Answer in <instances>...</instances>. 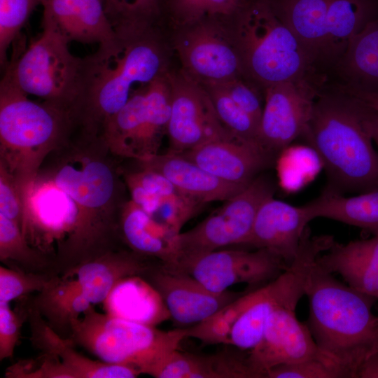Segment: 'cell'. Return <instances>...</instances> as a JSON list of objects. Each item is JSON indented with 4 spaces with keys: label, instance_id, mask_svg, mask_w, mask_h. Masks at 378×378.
Returning a JSON list of instances; mask_svg holds the SVG:
<instances>
[{
    "label": "cell",
    "instance_id": "1",
    "mask_svg": "<svg viewBox=\"0 0 378 378\" xmlns=\"http://www.w3.org/2000/svg\"><path fill=\"white\" fill-rule=\"evenodd\" d=\"M120 159L101 136L75 131L41 165L38 172L68 193L79 210L78 226L62 265L63 274L120 248L119 218L128 200Z\"/></svg>",
    "mask_w": 378,
    "mask_h": 378
},
{
    "label": "cell",
    "instance_id": "2",
    "mask_svg": "<svg viewBox=\"0 0 378 378\" xmlns=\"http://www.w3.org/2000/svg\"><path fill=\"white\" fill-rule=\"evenodd\" d=\"M115 32L112 40L83 57L72 114L76 128L86 134L100 136L134 87L147 85L169 71L167 50L158 27Z\"/></svg>",
    "mask_w": 378,
    "mask_h": 378
},
{
    "label": "cell",
    "instance_id": "3",
    "mask_svg": "<svg viewBox=\"0 0 378 378\" xmlns=\"http://www.w3.org/2000/svg\"><path fill=\"white\" fill-rule=\"evenodd\" d=\"M323 85L301 137L324 166L329 180L326 188L341 194L378 188V151L366 106L334 84Z\"/></svg>",
    "mask_w": 378,
    "mask_h": 378
},
{
    "label": "cell",
    "instance_id": "4",
    "mask_svg": "<svg viewBox=\"0 0 378 378\" xmlns=\"http://www.w3.org/2000/svg\"><path fill=\"white\" fill-rule=\"evenodd\" d=\"M305 295L309 302L307 325L316 344L349 378H356L363 362L378 351V316L372 312L377 299L341 283L316 260Z\"/></svg>",
    "mask_w": 378,
    "mask_h": 378
},
{
    "label": "cell",
    "instance_id": "5",
    "mask_svg": "<svg viewBox=\"0 0 378 378\" xmlns=\"http://www.w3.org/2000/svg\"><path fill=\"white\" fill-rule=\"evenodd\" d=\"M72 113L36 102L6 79L0 82V161L18 187L33 179L46 157L75 131Z\"/></svg>",
    "mask_w": 378,
    "mask_h": 378
},
{
    "label": "cell",
    "instance_id": "6",
    "mask_svg": "<svg viewBox=\"0 0 378 378\" xmlns=\"http://www.w3.org/2000/svg\"><path fill=\"white\" fill-rule=\"evenodd\" d=\"M231 20L229 33L244 77L263 90L276 83L322 76L268 0H248Z\"/></svg>",
    "mask_w": 378,
    "mask_h": 378
},
{
    "label": "cell",
    "instance_id": "7",
    "mask_svg": "<svg viewBox=\"0 0 378 378\" xmlns=\"http://www.w3.org/2000/svg\"><path fill=\"white\" fill-rule=\"evenodd\" d=\"M72 322L69 339L102 361L135 368L149 374L186 338L185 328L164 331L154 326L97 312L92 305Z\"/></svg>",
    "mask_w": 378,
    "mask_h": 378
},
{
    "label": "cell",
    "instance_id": "8",
    "mask_svg": "<svg viewBox=\"0 0 378 378\" xmlns=\"http://www.w3.org/2000/svg\"><path fill=\"white\" fill-rule=\"evenodd\" d=\"M41 36L22 52L13 54L2 78L27 95L72 113L79 94L83 58L69 50L70 41L42 24Z\"/></svg>",
    "mask_w": 378,
    "mask_h": 378
},
{
    "label": "cell",
    "instance_id": "9",
    "mask_svg": "<svg viewBox=\"0 0 378 378\" xmlns=\"http://www.w3.org/2000/svg\"><path fill=\"white\" fill-rule=\"evenodd\" d=\"M303 295L297 278L284 272L267 284L242 294L210 317L187 328L186 338L204 344L251 350L260 341L268 320L279 307H296Z\"/></svg>",
    "mask_w": 378,
    "mask_h": 378
},
{
    "label": "cell",
    "instance_id": "10",
    "mask_svg": "<svg viewBox=\"0 0 378 378\" xmlns=\"http://www.w3.org/2000/svg\"><path fill=\"white\" fill-rule=\"evenodd\" d=\"M274 190L272 181L260 174L222 207L191 229L181 232L176 239V267L224 246L245 244L259 208L274 196Z\"/></svg>",
    "mask_w": 378,
    "mask_h": 378
},
{
    "label": "cell",
    "instance_id": "11",
    "mask_svg": "<svg viewBox=\"0 0 378 378\" xmlns=\"http://www.w3.org/2000/svg\"><path fill=\"white\" fill-rule=\"evenodd\" d=\"M324 80L321 76L307 77L271 85L264 90L258 141L274 156L301 137Z\"/></svg>",
    "mask_w": 378,
    "mask_h": 378
},
{
    "label": "cell",
    "instance_id": "12",
    "mask_svg": "<svg viewBox=\"0 0 378 378\" xmlns=\"http://www.w3.org/2000/svg\"><path fill=\"white\" fill-rule=\"evenodd\" d=\"M219 20L208 18L181 27L175 41L182 71L200 85L244 77L237 48Z\"/></svg>",
    "mask_w": 378,
    "mask_h": 378
},
{
    "label": "cell",
    "instance_id": "13",
    "mask_svg": "<svg viewBox=\"0 0 378 378\" xmlns=\"http://www.w3.org/2000/svg\"><path fill=\"white\" fill-rule=\"evenodd\" d=\"M168 79L171 90L167 133L169 151L181 153L209 140L234 136L220 121L202 85L183 71H169Z\"/></svg>",
    "mask_w": 378,
    "mask_h": 378
},
{
    "label": "cell",
    "instance_id": "14",
    "mask_svg": "<svg viewBox=\"0 0 378 378\" xmlns=\"http://www.w3.org/2000/svg\"><path fill=\"white\" fill-rule=\"evenodd\" d=\"M290 265L265 248L255 251L216 250L176 267L208 290L223 293L237 284L255 286L275 279Z\"/></svg>",
    "mask_w": 378,
    "mask_h": 378
},
{
    "label": "cell",
    "instance_id": "15",
    "mask_svg": "<svg viewBox=\"0 0 378 378\" xmlns=\"http://www.w3.org/2000/svg\"><path fill=\"white\" fill-rule=\"evenodd\" d=\"M142 278L157 291L178 325L200 323L243 294L212 292L187 272L161 262L154 263Z\"/></svg>",
    "mask_w": 378,
    "mask_h": 378
},
{
    "label": "cell",
    "instance_id": "16",
    "mask_svg": "<svg viewBox=\"0 0 378 378\" xmlns=\"http://www.w3.org/2000/svg\"><path fill=\"white\" fill-rule=\"evenodd\" d=\"M295 309L277 307L270 316L260 342L247 356L258 378L265 377L266 372L276 365L307 359L340 365L320 349L307 325L298 319Z\"/></svg>",
    "mask_w": 378,
    "mask_h": 378
},
{
    "label": "cell",
    "instance_id": "17",
    "mask_svg": "<svg viewBox=\"0 0 378 378\" xmlns=\"http://www.w3.org/2000/svg\"><path fill=\"white\" fill-rule=\"evenodd\" d=\"M177 153L216 177L244 188L270 167L275 157L260 144L235 136L209 140Z\"/></svg>",
    "mask_w": 378,
    "mask_h": 378
},
{
    "label": "cell",
    "instance_id": "18",
    "mask_svg": "<svg viewBox=\"0 0 378 378\" xmlns=\"http://www.w3.org/2000/svg\"><path fill=\"white\" fill-rule=\"evenodd\" d=\"M145 86L132 93L101 134L111 152L122 159L145 161L158 154L160 136L147 108Z\"/></svg>",
    "mask_w": 378,
    "mask_h": 378
},
{
    "label": "cell",
    "instance_id": "19",
    "mask_svg": "<svg viewBox=\"0 0 378 378\" xmlns=\"http://www.w3.org/2000/svg\"><path fill=\"white\" fill-rule=\"evenodd\" d=\"M311 220L304 205L296 206L271 197L259 208L245 244L267 249L290 265Z\"/></svg>",
    "mask_w": 378,
    "mask_h": 378
},
{
    "label": "cell",
    "instance_id": "20",
    "mask_svg": "<svg viewBox=\"0 0 378 378\" xmlns=\"http://www.w3.org/2000/svg\"><path fill=\"white\" fill-rule=\"evenodd\" d=\"M27 319L32 344L42 354L58 360L69 378H134L141 374L132 366L94 360L78 352L69 338L61 337L48 325L31 301L27 303Z\"/></svg>",
    "mask_w": 378,
    "mask_h": 378
},
{
    "label": "cell",
    "instance_id": "21",
    "mask_svg": "<svg viewBox=\"0 0 378 378\" xmlns=\"http://www.w3.org/2000/svg\"><path fill=\"white\" fill-rule=\"evenodd\" d=\"M130 248H119L87 260L62 276H76L80 290L91 304L103 302L122 280L143 277L155 263Z\"/></svg>",
    "mask_w": 378,
    "mask_h": 378
},
{
    "label": "cell",
    "instance_id": "22",
    "mask_svg": "<svg viewBox=\"0 0 378 378\" xmlns=\"http://www.w3.org/2000/svg\"><path fill=\"white\" fill-rule=\"evenodd\" d=\"M135 161L161 174L179 192L200 204L226 201L246 188L216 177L177 153L168 151L146 161Z\"/></svg>",
    "mask_w": 378,
    "mask_h": 378
},
{
    "label": "cell",
    "instance_id": "23",
    "mask_svg": "<svg viewBox=\"0 0 378 378\" xmlns=\"http://www.w3.org/2000/svg\"><path fill=\"white\" fill-rule=\"evenodd\" d=\"M316 262L340 274L350 287L378 300V231L370 239L345 244L333 241Z\"/></svg>",
    "mask_w": 378,
    "mask_h": 378
},
{
    "label": "cell",
    "instance_id": "24",
    "mask_svg": "<svg viewBox=\"0 0 378 378\" xmlns=\"http://www.w3.org/2000/svg\"><path fill=\"white\" fill-rule=\"evenodd\" d=\"M314 64L323 70L328 0H268Z\"/></svg>",
    "mask_w": 378,
    "mask_h": 378
},
{
    "label": "cell",
    "instance_id": "25",
    "mask_svg": "<svg viewBox=\"0 0 378 378\" xmlns=\"http://www.w3.org/2000/svg\"><path fill=\"white\" fill-rule=\"evenodd\" d=\"M119 234L122 243L130 250L169 265H177L178 234L157 223L130 199L120 212Z\"/></svg>",
    "mask_w": 378,
    "mask_h": 378
},
{
    "label": "cell",
    "instance_id": "26",
    "mask_svg": "<svg viewBox=\"0 0 378 378\" xmlns=\"http://www.w3.org/2000/svg\"><path fill=\"white\" fill-rule=\"evenodd\" d=\"M330 70L338 78L335 83L378 94V16L351 41Z\"/></svg>",
    "mask_w": 378,
    "mask_h": 378
},
{
    "label": "cell",
    "instance_id": "27",
    "mask_svg": "<svg viewBox=\"0 0 378 378\" xmlns=\"http://www.w3.org/2000/svg\"><path fill=\"white\" fill-rule=\"evenodd\" d=\"M378 16V0H328L323 70H330L351 41Z\"/></svg>",
    "mask_w": 378,
    "mask_h": 378
},
{
    "label": "cell",
    "instance_id": "28",
    "mask_svg": "<svg viewBox=\"0 0 378 378\" xmlns=\"http://www.w3.org/2000/svg\"><path fill=\"white\" fill-rule=\"evenodd\" d=\"M304 206L311 220L325 218L378 231V188L351 197L326 188Z\"/></svg>",
    "mask_w": 378,
    "mask_h": 378
},
{
    "label": "cell",
    "instance_id": "29",
    "mask_svg": "<svg viewBox=\"0 0 378 378\" xmlns=\"http://www.w3.org/2000/svg\"><path fill=\"white\" fill-rule=\"evenodd\" d=\"M103 304L108 314L150 326L168 314L163 312L166 307L159 294L141 276L120 281Z\"/></svg>",
    "mask_w": 378,
    "mask_h": 378
},
{
    "label": "cell",
    "instance_id": "30",
    "mask_svg": "<svg viewBox=\"0 0 378 378\" xmlns=\"http://www.w3.org/2000/svg\"><path fill=\"white\" fill-rule=\"evenodd\" d=\"M48 325L59 335L69 338L72 322L91 305L76 279L62 276L31 300Z\"/></svg>",
    "mask_w": 378,
    "mask_h": 378
},
{
    "label": "cell",
    "instance_id": "31",
    "mask_svg": "<svg viewBox=\"0 0 378 378\" xmlns=\"http://www.w3.org/2000/svg\"><path fill=\"white\" fill-rule=\"evenodd\" d=\"M165 371L169 378H253L246 358L230 352L197 355L174 351Z\"/></svg>",
    "mask_w": 378,
    "mask_h": 378
},
{
    "label": "cell",
    "instance_id": "32",
    "mask_svg": "<svg viewBox=\"0 0 378 378\" xmlns=\"http://www.w3.org/2000/svg\"><path fill=\"white\" fill-rule=\"evenodd\" d=\"M0 260L11 269L60 276L55 262L31 246L20 227L2 216H0Z\"/></svg>",
    "mask_w": 378,
    "mask_h": 378
},
{
    "label": "cell",
    "instance_id": "33",
    "mask_svg": "<svg viewBox=\"0 0 378 378\" xmlns=\"http://www.w3.org/2000/svg\"><path fill=\"white\" fill-rule=\"evenodd\" d=\"M169 0H103L104 11L115 30L138 31L157 27Z\"/></svg>",
    "mask_w": 378,
    "mask_h": 378
},
{
    "label": "cell",
    "instance_id": "34",
    "mask_svg": "<svg viewBox=\"0 0 378 378\" xmlns=\"http://www.w3.org/2000/svg\"><path fill=\"white\" fill-rule=\"evenodd\" d=\"M248 0H169L166 13L181 27L208 18L231 19Z\"/></svg>",
    "mask_w": 378,
    "mask_h": 378
},
{
    "label": "cell",
    "instance_id": "35",
    "mask_svg": "<svg viewBox=\"0 0 378 378\" xmlns=\"http://www.w3.org/2000/svg\"><path fill=\"white\" fill-rule=\"evenodd\" d=\"M200 85L208 94L220 121L232 134L244 141L260 144L259 126L219 83Z\"/></svg>",
    "mask_w": 378,
    "mask_h": 378
},
{
    "label": "cell",
    "instance_id": "36",
    "mask_svg": "<svg viewBox=\"0 0 378 378\" xmlns=\"http://www.w3.org/2000/svg\"><path fill=\"white\" fill-rule=\"evenodd\" d=\"M41 0H0V64L7 66L8 51Z\"/></svg>",
    "mask_w": 378,
    "mask_h": 378
},
{
    "label": "cell",
    "instance_id": "37",
    "mask_svg": "<svg viewBox=\"0 0 378 378\" xmlns=\"http://www.w3.org/2000/svg\"><path fill=\"white\" fill-rule=\"evenodd\" d=\"M79 40L81 43H105L116 32L101 0H75Z\"/></svg>",
    "mask_w": 378,
    "mask_h": 378
},
{
    "label": "cell",
    "instance_id": "38",
    "mask_svg": "<svg viewBox=\"0 0 378 378\" xmlns=\"http://www.w3.org/2000/svg\"><path fill=\"white\" fill-rule=\"evenodd\" d=\"M59 275L26 272L0 266V302L25 297L33 292H41L55 284Z\"/></svg>",
    "mask_w": 378,
    "mask_h": 378
},
{
    "label": "cell",
    "instance_id": "39",
    "mask_svg": "<svg viewBox=\"0 0 378 378\" xmlns=\"http://www.w3.org/2000/svg\"><path fill=\"white\" fill-rule=\"evenodd\" d=\"M267 378H349L340 365L319 359H307L276 365L265 374Z\"/></svg>",
    "mask_w": 378,
    "mask_h": 378
},
{
    "label": "cell",
    "instance_id": "40",
    "mask_svg": "<svg viewBox=\"0 0 378 378\" xmlns=\"http://www.w3.org/2000/svg\"><path fill=\"white\" fill-rule=\"evenodd\" d=\"M42 24H48L70 42H78L79 34L75 0H41Z\"/></svg>",
    "mask_w": 378,
    "mask_h": 378
},
{
    "label": "cell",
    "instance_id": "41",
    "mask_svg": "<svg viewBox=\"0 0 378 378\" xmlns=\"http://www.w3.org/2000/svg\"><path fill=\"white\" fill-rule=\"evenodd\" d=\"M0 216L15 222L22 230L24 223L22 199L14 175L1 161H0Z\"/></svg>",
    "mask_w": 378,
    "mask_h": 378
},
{
    "label": "cell",
    "instance_id": "42",
    "mask_svg": "<svg viewBox=\"0 0 378 378\" xmlns=\"http://www.w3.org/2000/svg\"><path fill=\"white\" fill-rule=\"evenodd\" d=\"M24 319H27L26 307L20 314L10 309L9 302H0V360L13 357Z\"/></svg>",
    "mask_w": 378,
    "mask_h": 378
},
{
    "label": "cell",
    "instance_id": "43",
    "mask_svg": "<svg viewBox=\"0 0 378 378\" xmlns=\"http://www.w3.org/2000/svg\"><path fill=\"white\" fill-rule=\"evenodd\" d=\"M218 83L260 128L264 105H262L261 98L256 88L244 80L243 78Z\"/></svg>",
    "mask_w": 378,
    "mask_h": 378
},
{
    "label": "cell",
    "instance_id": "44",
    "mask_svg": "<svg viewBox=\"0 0 378 378\" xmlns=\"http://www.w3.org/2000/svg\"><path fill=\"white\" fill-rule=\"evenodd\" d=\"M342 89L358 99L366 106L372 139L378 148V94L359 92L345 87H342Z\"/></svg>",
    "mask_w": 378,
    "mask_h": 378
},
{
    "label": "cell",
    "instance_id": "45",
    "mask_svg": "<svg viewBox=\"0 0 378 378\" xmlns=\"http://www.w3.org/2000/svg\"><path fill=\"white\" fill-rule=\"evenodd\" d=\"M356 378H378V351L363 362L358 370Z\"/></svg>",
    "mask_w": 378,
    "mask_h": 378
},
{
    "label": "cell",
    "instance_id": "46",
    "mask_svg": "<svg viewBox=\"0 0 378 378\" xmlns=\"http://www.w3.org/2000/svg\"><path fill=\"white\" fill-rule=\"evenodd\" d=\"M101 1H102V2L103 1V0H101Z\"/></svg>",
    "mask_w": 378,
    "mask_h": 378
}]
</instances>
